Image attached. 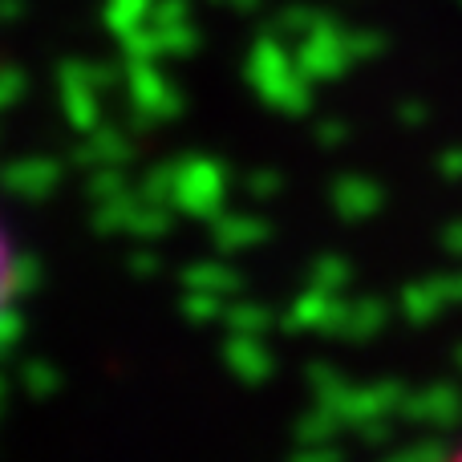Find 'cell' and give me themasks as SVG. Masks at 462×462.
<instances>
[{
	"label": "cell",
	"mask_w": 462,
	"mask_h": 462,
	"mask_svg": "<svg viewBox=\"0 0 462 462\" xmlns=\"http://www.w3.org/2000/svg\"><path fill=\"white\" fill-rule=\"evenodd\" d=\"M13 296H16V247L8 239L5 219H0V317L13 304Z\"/></svg>",
	"instance_id": "6da1fadb"
},
{
	"label": "cell",
	"mask_w": 462,
	"mask_h": 462,
	"mask_svg": "<svg viewBox=\"0 0 462 462\" xmlns=\"http://www.w3.org/2000/svg\"><path fill=\"white\" fill-rule=\"evenodd\" d=\"M447 462H462V447H458V450H455V455H450Z\"/></svg>",
	"instance_id": "7a4b0ae2"
}]
</instances>
